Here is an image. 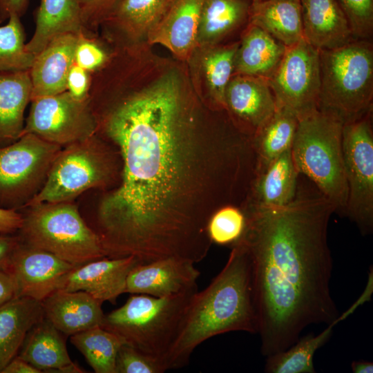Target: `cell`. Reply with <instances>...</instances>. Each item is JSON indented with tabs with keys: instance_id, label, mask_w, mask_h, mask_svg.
Here are the masks:
<instances>
[{
	"instance_id": "6da1fadb",
	"label": "cell",
	"mask_w": 373,
	"mask_h": 373,
	"mask_svg": "<svg viewBox=\"0 0 373 373\" xmlns=\"http://www.w3.org/2000/svg\"><path fill=\"white\" fill-rule=\"evenodd\" d=\"M96 119L122 160L120 183L100 201L93 229L106 257L202 260L211 216L247 200L257 166L251 137L171 72L128 82Z\"/></svg>"
},
{
	"instance_id": "7a4b0ae2",
	"label": "cell",
	"mask_w": 373,
	"mask_h": 373,
	"mask_svg": "<svg viewBox=\"0 0 373 373\" xmlns=\"http://www.w3.org/2000/svg\"><path fill=\"white\" fill-rule=\"evenodd\" d=\"M332 204L321 193H297L288 205L245 212L238 240L252 265L261 352L288 348L312 324L338 323L331 296L332 259L327 242Z\"/></svg>"
},
{
	"instance_id": "3957f363",
	"label": "cell",
	"mask_w": 373,
	"mask_h": 373,
	"mask_svg": "<svg viewBox=\"0 0 373 373\" xmlns=\"http://www.w3.org/2000/svg\"><path fill=\"white\" fill-rule=\"evenodd\" d=\"M258 330L251 260L245 245L238 241L221 271L207 287L193 295L166 358V367L187 365L195 347L213 336L234 331L256 334Z\"/></svg>"
},
{
	"instance_id": "277c9868",
	"label": "cell",
	"mask_w": 373,
	"mask_h": 373,
	"mask_svg": "<svg viewBox=\"0 0 373 373\" xmlns=\"http://www.w3.org/2000/svg\"><path fill=\"white\" fill-rule=\"evenodd\" d=\"M344 121L318 108L298 117L291 148L299 174L308 177L319 193L344 216L347 200L342 133Z\"/></svg>"
},
{
	"instance_id": "5b68a950",
	"label": "cell",
	"mask_w": 373,
	"mask_h": 373,
	"mask_svg": "<svg viewBox=\"0 0 373 373\" xmlns=\"http://www.w3.org/2000/svg\"><path fill=\"white\" fill-rule=\"evenodd\" d=\"M197 291L169 297L132 294L122 306L104 314L101 327L166 365Z\"/></svg>"
},
{
	"instance_id": "8992f818",
	"label": "cell",
	"mask_w": 373,
	"mask_h": 373,
	"mask_svg": "<svg viewBox=\"0 0 373 373\" xmlns=\"http://www.w3.org/2000/svg\"><path fill=\"white\" fill-rule=\"evenodd\" d=\"M318 109L346 121L372 108L373 45L355 39L341 46L319 50Z\"/></svg>"
},
{
	"instance_id": "52a82bcc",
	"label": "cell",
	"mask_w": 373,
	"mask_h": 373,
	"mask_svg": "<svg viewBox=\"0 0 373 373\" xmlns=\"http://www.w3.org/2000/svg\"><path fill=\"white\" fill-rule=\"evenodd\" d=\"M17 231L21 241L79 266L106 257L97 233L72 201L30 205Z\"/></svg>"
},
{
	"instance_id": "ba28073f",
	"label": "cell",
	"mask_w": 373,
	"mask_h": 373,
	"mask_svg": "<svg viewBox=\"0 0 373 373\" xmlns=\"http://www.w3.org/2000/svg\"><path fill=\"white\" fill-rule=\"evenodd\" d=\"M115 173L113 155L95 134L61 148L44 185L26 207L41 202L73 201L90 189L106 187Z\"/></svg>"
},
{
	"instance_id": "9c48e42d",
	"label": "cell",
	"mask_w": 373,
	"mask_h": 373,
	"mask_svg": "<svg viewBox=\"0 0 373 373\" xmlns=\"http://www.w3.org/2000/svg\"><path fill=\"white\" fill-rule=\"evenodd\" d=\"M61 148L32 133L0 147V207L25 208L44 185Z\"/></svg>"
},
{
	"instance_id": "30bf717a",
	"label": "cell",
	"mask_w": 373,
	"mask_h": 373,
	"mask_svg": "<svg viewBox=\"0 0 373 373\" xmlns=\"http://www.w3.org/2000/svg\"><path fill=\"white\" fill-rule=\"evenodd\" d=\"M342 146L347 186L344 216L369 235L373 231L372 108L344 122Z\"/></svg>"
},
{
	"instance_id": "8fae6325",
	"label": "cell",
	"mask_w": 373,
	"mask_h": 373,
	"mask_svg": "<svg viewBox=\"0 0 373 373\" xmlns=\"http://www.w3.org/2000/svg\"><path fill=\"white\" fill-rule=\"evenodd\" d=\"M30 102L23 134L32 133L61 147L97 134V120L88 100H77L66 90Z\"/></svg>"
},
{
	"instance_id": "7c38bea8",
	"label": "cell",
	"mask_w": 373,
	"mask_h": 373,
	"mask_svg": "<svg viewBox=\"0 0 373 373\" xmlns=\"http://www.w3.org/2000/svg\"><path fill=\"white\" fill-rule=\"evenodd\" d=\"M267 81L277 106L291 111L298 118L318 109L319 50L304 39L286 47L279 66Z\"/></svg>"
},
{
	"instance_id": "4fadbf2b",
	"label": "cell",
	"mask_w": 373,
	"mask_h": 373,
	"mask_svg": "<svg viewBox=\"0 0 373 373\" xmlns=\"http://www.w3.org/2000/svg\"><path fill=\"white\" fill-rule=\"evenodd\" d=\"M76 267L21 241L6 271L14 280L15 297H28L42 301L61 288L68 275Z\"/></svg>"
},
{
	"instance_id": "5bb4252c",
	"label": "cell",
	"mask_w": 373,
	"mask_h": 373,
	"mask_svg": "<svg viewBox=\"0 0 373 373\" xmlns=\"http://www.w3.org/2000/svg\"><path fill=\"white\" fill-rule=\"evenodd\" d=\"M267 79L233 74L225 91V109L234 124L252 137L276 111Z\"/></svg>"
},
{
	"instance_id": "9a60e30c",
	"label": "cell",
	"mask_w": 373,
	"mask_h": 373,
	"mask_svg": "<svg viewBox=\"0 0 373 373\" xmlns=\"http://www.w3.org/2000/svg\"><path fill=\"white\" fill-rule=\"evenodd\" d=\"M238 45V41L197 46L186 63L196 93L213 108L225 109V91L233 75Z\"/></svg>"
},
{
	"instance_id": "2e32d148",
	"label": "cell",
	"mask_w": 373,
	"mask_h": 373,
	"mask_svg": "<svg viewBox=\"0 0 373 373\" xmlns=\"http://www.w3.org/2000/svg\"><path fill=\"white\" fill-rule=\"evenodd\" d=\"M199 271L194 262L167 257L138 264L129 272L125 293L169 297L198 290Z\"/></svg>"
},
{
	"instance_id": "e0dca14e",
	"label": "cell",
	"mask_w": 373,
	"mask_h": 373,
	"mask_svg": "<svg viewBox=\"0 0 373 373\" xmlns=\"http://www.w3.org/2000/svg\"><path fill=\"white\" fill-rule=\"evenodd\" d=\"M138 264L142 263L133 256L95 260L76 267L59 289L83 291L102 303L115 304L118 296L125 293L129 272Z\"/></svg>"
},
{
	"instance_id": "ac0fdd59",
	"label": "cell",
	"mask_w": 373,
	"mask_h": 373,
	"mask_svg": "<svg viewBox=\"0 0 373 373\" xmlns=\"http://www.w3.org/2000/svg\"><path fill=\"white\" fill-rule=\"evenodd\" d=\"M204 0H171L149 33L146 42L166 48L176 59L187 63L197 47L200 11Z\"/></svg>"
},
{
	"instance_id": "d6986e66",
	"label": "cell",
	"mask_w": 373,
	"mask_h": 373,
	"mask_svg": "<svg viewBox=\"0 0 373 373\" xmlns=\"http://www.w3.org/2000/svg\"><path fill=\"white\" fill-rule=\"evenodd\" d=\"M171 0H121L100 25L99 35L110 44L146 41Z\"/></svg>"
},
{
	"instance_id": "ffe728a7",
	"label": "cell",
	"mask_w": 373,
	"mask_h": 373,
	"mask_svg": "<svg viewBox=\"0 0 373 373\" xmlns=\"http://www.w3.org/2000/svg\"><path fill=\"white\" fill-rule=\"evenodd\" d=\"M77 37V34L70 32L58 35L35 55L29 70L31 101L66 90L67 77L75 63Z\"/></svg>"
},
{
	"instance_id": "44dd1931",
	"label": "cell",
	"mask_w": 373,
	"mask_h": 373,
	"mask_svg": "<svg viewBox=\"0 0 373 373\" xmlns=\"http://www.w3.org/2000/svg\"><path fill=\"white\" fill-rule=\"evenodd\" d=\"M298 175L289 149L256 173L242 209L246 212L288 205L297 195Z\"/></svg>"
},
{
	"instance_id": "7402d4cb",
	"label": "cell",
	"mask_w": 373,
	"mask_h": 373,
	"mask_svg": "<svg viewBox=\"0 0 373 373\" xmlns=\"http://www.w3.org/2000/svg\"><path fill=\"white\" fill-rule=\"evenodd\" d=\"M44 317L66 336L101 326L102 303L83 291L57 289L41 301Z\"/></svg>"
},
{
	"instance_id": "603a6c76",
	"label": "cell",
	"mask_w": 373,
	"mask_h": 373,
	"mask_svg": "<svg viewBox=\"0 0 373 373\" xmlns=\"http://www.w3.org/2000/svg\"><path fill=\"white\" fill-rule=\"evenodd\" d=\"M303 39L318 50L341 46L354 39L336 0H300Z\"/></svg>"
},
{
	"instance_id": "cb8c5ba5",
	"label": "cell",
	"mask_w": 373,
	"mask_h": 373,
	"mask_svg": "<svg viewBox=\"0 0 373 373\" xmlns=\"http://www.w3.org/2000/svg\"><path fill=\"white\" fill-rule=\"evenodd\" d=\"M66 336L44 317L29 330L17 355L41 372H84L69 356Z\"/></svg>"
},
{
	"instance_id": "d4e9b609",
	"label": "cell",
	"mask_w": 373,
	"mask_h": 373,
	"mask_svg": "<svg viewBox=\"0 0 373 373\" xmlns=\"http://www.w3.org/2000/svg\"><path fill=\"white\" fill-rule=\"evenodd\" d=\"M286 46L260 27L248 22L234 57L233 74L268 79L279 66Z\"/></svg>"
},
{
	"instance_id": "484cf974",
	"label": "cell",
	"mask_w": 373,
	"mask_h": 373,
	"mask_svg": "<svg viewBox=\"0 0 373 373\" xmlns=\"http://www.w3.org/2000/svg\"><path fill=\"white\" fill-rule=\"evenodd\" d=\"M31 92L29 70L0 72V147L23 135L24 113L31 101Z\"/></svg>"
},
{
	"instance_id": "4316f807",
	"label": "cell",
	"mask_w": 373,
	"mask_h": 373,
	"mask_svg": "<svg viewBox=\"0 0 373 373\" xmlns=\"http://www.w3.org/2000/svg\"><path fill=\"white\" fill-rule=\"evenodd\" d=\"M44 317L41 301L14 297L0 306V373L15 357L29 330Z\"/></svg>"
},
{
	"instance_id": "83f0119b",
	"label": "cell",
	"mask_w": 373,
	"mask_h": 373,
	"mask_svg": "<svg viewBox=\"0 0 373 373\" xmlns=\"http://www.w3.org/2000/svg\"><path fill=\"white\" fill-rule=\"evenodd\" d=\"M251 0H204L200 11L197 46L222 41L249 22Z\"/></svg>"
},
{
	"instance_id": "f1b7e54d",
	"label": "cell",
	"mask_w": 373,
	"mask_h": 373,
	"mask_svg": "<svg viewBox=\"0 0 373 373\" xmlns=\"http://www.w3.org/2000/svg\"><path fill=\"white\" fill-rule=\"evenodd\" d=\"M249 22L260 27L286 47L303 39L300 0L251 1Z\"/></svg>"
},
{
	"instance_id": "f546056e",
	"label": "cell",
	"mask_w": 373,
	"mask_h": 373,
	"mask_svg": "<svg viewBox=\"0 0 373 373\" xmlns=\"http://www.w3.org/2000/svg\"><path fill=\"white\" fill-rule=\"evenodd\" d=\"M84 30L77 0H41L35 31L26 47L35 56L55 36Z\"/></svg>"
},
{
	"instance_id": "4dcf8cb0",
	"label": "cell",
	"mask_w": 373,
	"mask_h": 373,
	"mask_svg": "<svg viewBox=\"0 0 373 373\" xmlns=\"http://www.w3.org/2000/svg\"><path fill=\"white\" fill-rule=\"evenodd\" d=\"M298 122V117L291 111L277 106L271 118L251 137L257 158L256 173L291 148Z\"/></svg>"
},
{
	"instance_id": "1f68e13d",
	"label": "cell",
	"mask_w": 373,
	"mask_h": 373,
	"mask_svg": "<svg viewBox=\"0 0 373 373\" xmlns=\"http://www.w3.org/2000/svg\"><path fill=\"white\" fill-rule=\"evenodd\" d=\"M337 323L328 325L317 335L309 334L288 348L267 356L265 371L269 373H314V356L316 352L329 339Z\"/></svg>"
},
{
	"instance_id": "d6a6232c",
	"label": "cell",
	"mask_w": 373,
	"mask_h": 373,
	"mask_svg": "<svg viewBox=\"0 0 373 373\" xmlns=\"http://www.w3.org/2000/svg\"><path fill=\"white\" fill-rule=\"evenodd\" d=\"M71 343L96 373H115V361L125 343L117 334L97 326L70 336Z\"/></svg>"
},
{
	"instance_id": "836d02e7",
	"label": "cell",
	"mask_w": 373,
	"mask_h": 373,
	"mask_svg": "<svg viewBox=\"0 0 373 373\" xmlns=\"http://www.w3.org/2000/svg\"><path fill=\"white\" fill-rule=\"evenodd\" d=\"M7 21L0 26V72L28 70L35 56L26 49L21 17L12 15Z\"/></svg>"
},
{
	"instance_id": "e575fe53",
	"label": "cell",
	"mask_w": 373,
	"mask_h": 373,
	"mask_svg": "<svg viewBox=\"0 0 373 373\" xmlns=\"http://www.w3.org/2000/svg\"><path fill=\"white\" fill-rule=\"evenodd\" d=\"M247 223L242 208L227 205L218 209L207 224V233L211 242L233 245L242 236Z\"/></svg>"
},
{
	"instance_id": "d590c367",
	"label": "cell",
	"mask_w": 373,
	"mask_h": 373,
	"mask_svg": "<svg viewBox=\"0 0 373 373\" xmlns=\"http://www.w3.org/2000/svg\"><path fill=\"white\" fill-rule=\"evenodd\" d=\"M111 48L99 33L86 30L78 34L75 51V63L93 74L108 61Z\"/></svg>"
},
{
	"instance_id": "8d00e7d4",
	"label": "cell",
	"mask_w": 373,
	"mask_h": 373,
	"mask_svg": "<svg viewBox=\"0 0 373 373\" xmlns=\"http://www.w3.org/2000/svg\"><path fill=\"white\" fill-rule=\"evenodd\" d=\"M354 39L370 40L373 35V0H336Z\"/></svg>"
},
{
	"instance_id": "74e56055",
	"label": "cell",
	"mask_w": 373,
	"mask_h": 373,
	"mask_svg": "<svg viewBox=\"0 0 373 373\" xmlns=\"http://www.w3.org/2000/svg\"><path fill=\"white\" fill-rule=\"evenodd\" d=\"M166 370L162 361L126 343H124L117 352L115 373H162Z\"/></svg>"
},
{
	"instance_id": "f35d334b",
	"label": "cell",
	"mask_w": 373,
	"mask_h": 373,
	"mask_svg": "<svg viewBox=\"0 0 373 373\" xmlns=\"http://www.w3.org/2000/svg\"><path fill=\"white\" fill-rule=\"evenodd\" d=\"M77 1L84 29L87 32L98 33L102 23L121 0Z\"/></svg>"
},
{
	"instance_id": "ab89813d",
	"label": "cell",
	"mask_w": 373,
	"mask_h": 373,
	"mask_svg": "<svg viewBox=\"0 0 373 373\" xmlns=\"http://www.w3.org/2000/svg\"><path fill=\"white\" fill-rule=\"evenodd\" d=\"M90 84L91 74L74 63L67 77L66 91L77 100L86 101Z\"/></svg>"
},
{
	"instance_id": "60d3db41",
	"label": "cell",
	"mask_w": 373,
	"mask_h": 373,
	"mask_svg": "<svg viewBox=\"0 0 373 373\" xmlns=\"http://www.w3.org/2000/svg\"><path fill=\"white\" fill-rule=\"evenodd\" d=\"M20 243L21 240L18 235L0 232V269L7 270Z\"/></svg>"
},
{
	"instance_id": "b9f144b4",
	"label": "cell",
	"mask_w": 373,
	"mask_h": 373,
	"mask_svg": "<svg viewBox=\"0 0 373 373\" xmlns=\"http://www.w3.org/2000/svg\"><path fill=\"white\" fill-rule=\"evenodd\" d=\"M23 222L21 213L15 209L0 207V232L15 233L20 229Z\"/></svg>"
},
{
	"instance_id": "7bdbcfd3",
	"label": "cell",
	"mask_w": 373,
	"mask_h": 373,
	"mask_svg": "<svg viewBox=\"0 0 373 373\" xmlns=\"http://www.w3.org/2000/svg\"><path fill=\"white\" fill-rule=\"evenodd\" d=\"M29 0H0V23L12 15L21 17L26 11Z\"/></svg>"
},
{
	"instance_id": "ee69618b",
	"label": "cell",
	"mask_w": 373,
	"mask_h": 373,
	"mask_svg": "<svg viewBox=\"0 0 373 373\" xmlns=\"http://www.w3.org/2000/svg\"><path fill=\"white\" fill-rule=\"evenodd\" d=\"M15 297V285L10 274L0 269V306Z\"/></svg>"
},
{
	"instance_id": "f6af8a7d",
	"label": "cell",
	"mask_w": 373,
	"mask_h": 373,
	"mask_svg": "<svg viewBox=\"0 0 373 373\" xmlns=\"http://www.w3.org/2000/svg\"><path fill=\"white\" fill-rule=\"evenodd\" d=\"M41 372L23 360L19 356L14 357L1 373H41Z\"/></svg>"
},
{
	"instance_id": "bcb514c9",
	"label": "cell",
	"mask_w": 373,
	"mask_h": 373,
	"mask_svg": "<svg viewBox=\"0 0 373 373\" xmlns=\"http://www.w3.org/2000/svg\"><path fill=\"white\" fill-rule=\"evenodd\" d=\"M352 372L354 373H372L373 372V363L366 361H355L352 365Z\"/></svg>"
},
{
	"instance_id": "7dc6e473",
	"label": "cell",
	"mask_w": 373,
	"mask_h": 373,
	"mask_svg": "<svg viewBox=\"0 0 373 373\" xmlns=\"http://www.w3.org/2000/svg\"><path fill=\"white\" fill-rule=\"evenodd\" d=\"M252 2L253 1H261V0H251Z\"/></svg>"
}]
</instances>
